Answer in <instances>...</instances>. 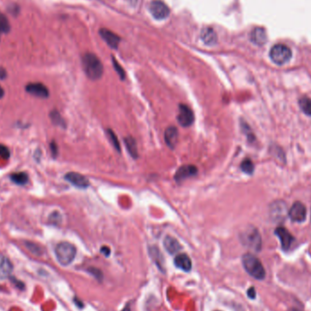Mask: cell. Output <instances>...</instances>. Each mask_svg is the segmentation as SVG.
Returning <instances> with one entry per match:
<instances>
[{"label": "cell", "instance_id": "obj_1", "mask_svg": "<svg viewBox=\"0 0 311 311\" xmlns=\"http://www.w3.org/2000/svg\"><path fill=\"white\" fill-rule=\"evenodd\" d=\"M83 68L86 75L92 80L100 78L103 75V65L94 54L88 53L82 59Z\"/></svg>", "mask_w": 311, "mask_h": 311}, {"label": "cell", "instance_id": "obj_2", "mask_svg": "<svg viewBox=\"0 0 311 311\" xmlns=\"http://www.w3.org/2000/svg\"><path fill=\"white\" fill-rule=\"evenodd\" d=\"M242 262L246 271L257 280H263L266 276V271L262 263L257 257L252 254H246L242 258Z\"/></svg>", "mask_w": 311, "mask_h": 311}, {"label": "cell", "instance_id": "obj_3", "mask_svg": "<svg viewBox=\"0 0 311 311\" xmlns=\"http://www.w3.org/2000/svg\"><path fill=\"white\" fill-rule=\"evenodd\" d=\"M55 253L60 264L67 266L74 260L77 249L74 245L68 242H60V244L57 245Z\"/></svg>", "mask_w": 311, "mask_h": 311}, {"label": "cell", "instance_id": "obj_4", "mask_svg": "<svg viewBox=\"0 0 311 311\" xmlns=\"http://www.w3.org/2000/svg\"><path fill=\"white\" fill-rule=\"evenodd\" d=\"M269 56L275 64L281 66L289 62L291 59L292 52L289 47H287L286 45H275L270 50Z\"/></svg>", "mask_w": 311, "mask_h": 311}, {"label": "cell", "instance_id": "obj_5", "mask_svg": "<svg viewBox=\"0 0 311 311\" xmlns=\"http://www.w3.org/2000/svg\"><path fill=\"white\" fill-rule=\"evenodd\" d=\"M242 243L256 251H259L261 248V237L259 231L255 228H249L245 230L240 236Z\"/></svg>", "mask_w": 311, "mask_h": 311}, {"label": "cell", "instance_id": "obj_6", "mask_svg": "<svg viewBox=\"0 0 311 311\" xmlns=\"http://www.w3.org/2000/svg\"><path fill=\"white\" fill-rule=\"evenodd\" d=\"M149 10L156 19L162 20L170 16V8L160 0H155L151 2L149 6Z\"/></svg>", "mask_w": 311, "mask_h": 311}, {"label": "cell", "instance_id": "obj_7", "mask_svg": "<svg viewBox=\"0 0 311 311\" xmlns=\"http://www.w3.org/2000/svg\"><path fill=\"white\" fill-rule=\"evenodd\" d=\"M194 113L192 109L184 104H180L178 108V121L182 126H191L194 122Z\"/></svg>", "mask_w": 311, "mask_h": 311}, {"label": "cell", "instance_id": "obj_8", "mask_svg": "<svg viewBox=\"0 0 311 311\" xmlns=\"http://www.w3.org/2000/svg\"><path fill=\"white\" fill-rule=\"evenodd\" d=\"M289 216L293 222H303L307 217L306 207L301 202L296 201L292 205V207H290Z\"/></svg>", "mask_w": 311, "mask_h": 311}, {"label": "cell", "instance_id": "obj_9", "mask_svg": "<svg viewBox=\"0 0 311 311\" xmlns=\"http://www.w3.org/2000/svg\"><path fill=\"white\" fill-rule=\"evenodd\" d=\"M65 179L78 188H87L89 187V179L77 172L67 173L65 176Z\"/></svg>", "mask_w": 311, "mask_h": 311}, {"label": "cell", "instance_id": "obj_10", "mask_svg": "<svg viewBox=\"0 0 311 311\" xmlns=\"http://www.w3.org/2000/svg\"><path fill=\"white\" fill-rule=\"evenodd\" d=\"M26 90L30 95L40 98H47L49 96L48 89L42 83H30L26 87Z\"/></svg>", "mask_w": 311, "mask_h": 311}, {"label": "cell", "instance_id": "obj_11", "mask_svg": "<svg viewBox=\"0 0 311 311\" xmlns=\"http://www.w3.org/2000/svg\"><path fill=\"white\" fill-rule=\"evenodd\" d=\"M275 234L280 239L282 249L284 250H288L295 240L294 237L285 228H278L275 230Z\"/></svg>", "mask_w": 311, "mask_h": 311}, {"label": "cell", "instance_id": "obj_12", "mask_svg": "<svg viewBox=\"0 0 311 311\" xmlns=\"http://www.w3.org/2000/svg\"><path fill=\"white\" fill-rule=\"evenodd\" d=\"M198 173V169L193 166V165H186V166H182L178 169L176 175H175V179L180 182L183 181L187 178H191L193 176H195Z\"/></svg>", "mask_w": 311, "mask_h": 311}, {"label": "cell", "instance_id": "obj_13", "mask_svg": "<svg viewBox=\"0 0 311 311\" xmlns=\"http://www.w3.org/2000/svg\"><path fill=\"white\" fill-rule=\"evenodd\" d=\"M13 271V265L10 260L3 255H0V280H5Z\"/></svg>", "mask_w": 311, "mask_h": 311}, {"label": "cell", "instance_id": "obj_14", "mask_svg": "<svg viewBox=\"0 0 311 311\" xmlns=\"http://www.w3.org/2000/svg\"><path fill=\"white\" fill-rule=\"evenodd\" d=\"M178 140V129L175 126H169L165 131V141L170 148H175Z\"/></svg>", "mask_w": 311, "mask_h": 311}, {"label": "cell", "instance_id": "obj_15", "mask_svg": "<svg viewBox=\"0 0 311 311\" xmlns=\"http://www.w3.org/2000/svg\"><path fill=\"white\" fill-rule=\"evenodd\" d=\"M250 39L252 42L258 46H262L267 42V37L266 30L262 28H256L252 30L250 34Z\"/></svg>", "mask_w": 311, "mask_h": 311}, {"label": "cell", "instance_id": "obj_16", "mask_svg": "<svg viewBox=\"0 0 311 311\" xmlns=\"http://www.w3.org/2000/svg\"><path fill=\"white\" fill-rule=\"evenodd\" d=\"M175 265H176V267L184 270V271H189L192 267L191 260L187 254L178 255L175 258Z\"/></svg>", "mask_w": 311, "mask_h": 311}, {"label": "cell", "instance_id": "obj_17", "mask_svg": "<svg viewBox=\"0 0 311 311\" xmlns=\"http://www.w3.org/2000/svg\"><path fill=\"white\" fill-rule=\"evenodd\" d=\"M164 246H165V249H167V251L171 254H176L181 249V246L179 244L178 240L175 237H170V236H168L165 238Z\"/></svg>", "mask_w": 311, "mask_h": 311}, {"label": "cell", "instance_id": "obj_18", "mask_svg": "<svg viewBox=\"0 0 311 311\" xmlns=\"http://www.w3.org/2000/svg\"><path fill=\"white\" fill-rule=\"evenodd\" d=\"M100 35H101V37H103V39L106 40V42L111 47H114V48L118 47V45H119L120 39H119V37L117 35L112 33L111 31L104 29V30L100 31Z\"/></svg>", "mask_w": 311, "mask_h": 311}, {"label": "cell", "instance_id": "obj_19", "mask_svg": "<svg viewBox=\"0 0 311 311\" xmlns=\"http://www.w3.org/2000/svg\"><path fill=\"white\" fill-rule=\"evenodd\" d=\"M201 39L206 45H214L217 42L215 31L211 29H205L201 32Z\"/></svg>", "mask_w": 311, "mask_h": 311}, {"label": "cell", "instance_id": "obj_20", "mask_svg": "<svg viewBox=\"0 0 311 311\" xmlns=\"http://www.w3.org/2000/svg\"><path fill=\"white\" fill-rule=\"evenodd\" d=\"M124 141H125V145L127 148L128 153L133 158H137L139 156V151H138V146L135 139L132 137H126L124 139Z\"/></svg>", "mask_w": 311, "mask_h": 311}, {"label": "cell", "instance_id": "obj_21", "mask_svg": "<svg viewBox=\"0 0 311 311\" xmlns=\"http://www.w3.org/2000/svg\"><path fill=\"white\" fill-rule=\"evenodd\" d=\"M11 180L18 186L26 185L29 181V176L25 172H18V173H14L10 176Z\"/></svg>", "mask_w": 311, "mask_h": 311}, {"label": "cell", "instance_id": "obj_22", "mask_svg": "<svg viewBox=\"0 0 311 311\" xmlns=\"http://www.w3.org/2000/svg\"><path fill=\"white\" fill-rule=\"evenodd\" d=\"M299 107L301 110L308 116L311 117V99L308 96H303L299 99Z\"/></svg>", "mask_w": 311, "mask_h": 311}, {"label": "cell", "instance_id": "obj_23", "mask_svg": "<svg viewBox=\"0 0 311 311\" xmlns=\"http://www.w3.org/2000/svg\"><path fill=\"white\" fill-rule=\"evenodd\" d=\"M240 168H241V171H243L246 174H249V175H252L253 172H254V169H255L254 164L252 162L251 159H249V158L244 159L242 161V163H241Z\"/></svg>", "mask_w": 311, "mask_h": 311}, {"label": "cell", "instance_id": "obj_24", "mask_svg": "<svg viewBox=\"0 0 311 311\" xmlns=\"http://www.w3.org/2000/svg\"><path fill=\"white\" fill-rule=\"evenodd\" d=\"M107 134H108V137H109V140H110V143L112 144V146L114 148H116L119 152H120L121 148H120V144H119V141L118 140V138L116 136V134L114 133V131L111 130V129H108L107 130Z\"/></svg>", "mask_w": 311, "mask_h": 311}, {"label": "cell", "instance_id": "obj_25", "mask_svg": "<svg viewBox=\"0 0 311 311\" xmlns=\"http://www.w3.org/2000/svg\"><path fill=\"white\" fill-rule=\"evenodd\" d=\"M50 118H51L52 122H53L55 125L63 126V127L66 126V124H65V122H64V119H62V117L60 116L59 111L53 110V111L50 113Z\"/></svg>", "mask_w": 311, "mask_h": 311}, {"label": "cell", "instance_id": "obj_26", "mask_svg": "<svg viewBox=\"0 0 311 311\" xmlns=\"http://www.w3.org/2000/svg\"><path fill=\"white\" fill-rule=\"evenodd\" d=\"M9 30V23L5 16L0 13V32L6 33Z\"/></svg>", "mask_w": 311, "mask_h": 311}, {"label": "cell", "instance_id": "obj_27", "mask_svg": "<svg viewBox=\"0 0 311 311\" xmlns=\"http://www.w3.org/2000/svg\"><path fill=\"white\" fill-rule=\"evenodd\" d=\"M27 247H28V249H30V251L32 252V253H34L35 255H40V253H41V249H40L37 245L29 242V243H27Z\"/></svg>", "mask_w": 311, "mask_h": 311}, {"label": "cell", "instance_id": "obj_28", "mask_svg": "<svg viewBox=\"0 0 311 311\" xmlns=\"http://www.w3.org/2000/svg\"><path fill=\"white\" fill-rule=\"evenodd\" d=\"M9 156H10V152L8 148L6 146L0 144V156H2L5 159H8Z\"/></svg>", "mask_w": 311, "mask_h": 311}, {"label": "cell", "instance_id": "obj_29", "mask_svg": "<svg viewBox=\"0 0 311 311\" xmlns=\"http://www.w3.org/2000/svg\"><path fill=\"white\" fill-rule=\"evenodd\" d=\"M113 64H114V67L116 68V70H117L118 74L119 75V77H120L122 79H124V78H125V72H124V70L122 69V67L119 66L118 62L114 60V59H113Z\"/></svg>", "mask_w": 311, "mask_h": 311}, {"label": "cell", "instance_id": "obj_30", "mask_svg": "<svg viewBox=\"0 0 311 311\" xmlns=\"http://www.w3.org/2000/svg\"><path fill=\"white\" fill-rule=\"evenodd\" d=\"M50 151H51V154L54 157H56L58 156V153H59V149H58V145L56 144V142H51L50 144Z\"/></svg>", "mask_w": 311, "mask_h": 311}, {"label": "cell", "instance_id": "obj_31", "mask_svg": "<svg viewBox=\"0 0 311 311\" xmlns=\"http://www.w3.org/2000/svg\"><path fill=\"white\" fill-rule=\"evenodd\" d=\"M248 295L250 297V298H255L256 296V291H255V289L254 288H251V289H249L248 291Z\"/></svg>", "mask_w": 311, "mask_h": 311}, {"label": "cell", "instance_id": "obj_32", "mask_svg": "<svg viewBox=\"0 0 311 311\" xmlns=\"http://www.w3.org/2000/svg\"><path fill=\"white\" fill-rule=\"evenodd\" d=\"M6 77H7V71L3 67H0V79H4L6 78Z\"/></svg>", "mask_w": 311, "mask_h": 311}, {"label": "cell", "instance_id": "obj_33", "mask_svg": "<svg viewBox=\"0 0 311 311\" xmlns=\"http://www.w3.org/2000/svg\"><path fill=\"white\" fill-rule=\"evenodd\" d=\"M101 252L103 253L104 255L109 256V253H110V249H109L108 247H103V248L101 249Z\"/></svg>", "mask_w": 311, "mask_h": 311}, {"label": "cell", "instance_id": "obj_34", "mask_svg": "<svg viewBox=\"0 0 311 311\" xmlns=\"http://www.w3.org/2000/svg\"><path fill=\"white\" fill-rule=\"evenodd\" d=\"M4 94H5V92H4V89H2V87L0 86V99L4 96Z\"/></svg>", "mask_w": 311, "mask_h": 311}, {"label": "cell", "instance_id": "obj_35", "mask_svg": "<svg viewBox=\"0 0 311 311\" xmlns=\"http://www.w3.org/2000/svg\"><path fill=\"white\" fill-rule=\"evenodd\" d=\"M292 311H296V310H293Z\"/></svg>", "mask_w": 311, "mask_h": 311}]
</instances>
